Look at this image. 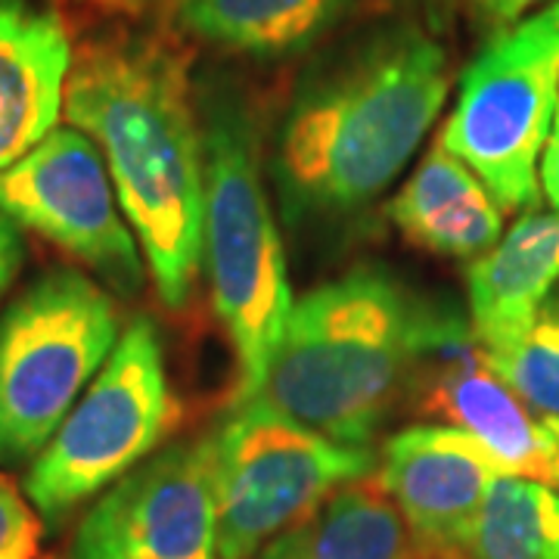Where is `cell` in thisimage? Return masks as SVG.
Returning <instances> with one entry per match:
<instances>
[{
  "instance_id": "1",
  "label": "cell",
  "mask_w": 559,
  "mask_h": 559,
  "mask_svg": "<svg viewBox=\"0 0 559 559\" xmlns=\"http://www.w3.org/2000/svg\"><path fill=\"white\" fill-rule=\"evenodd\" d=\"M190 50L168 28H112L72 47L66 119L100 146L165 308L202 274L205 156Z\"/></svg>"
},
{
  "instance_id": "2",
  "label": "cell",
  "mask_w": 559,
  "mask_h": 559,
  "mask_svg": "<svg viewBox=\"0 0 559 559\" xmlns=\"http://www.w3.org/2000/svg\"><path fill=\"white\" fill-rule=\"evenodd\" d=\"M451 57L417 22L345 40L296 84L267 150L289 227L340 221L382 197L439 119Z\"/></svg>"
},
{
  "instance_id": "3",
  "label": "cell",
  "mask_w": 559,
  "mask_h": 559,
  "mask_svg": "<svg viewBox=\"0 0 559 559\" xmlns=\"http://www.w3.org/2000/svg\"><path fill=\"white\" fill-rule=\"evenodd\" d=\"M429 301L358 264L293 301L255 399L342 444L367 448L407 392Z\"/></svg>"
},
{
  "instance_id": "4",
  "label": "cell",
  "mask_w": 559,
  "mask_h": 559,
  "mask_svg": "<svg viewBox=\"0 0 559 559\" xmlns=\"http://www.w3.org/2000/svg\"><path fill=\"white\" fill-rule=\"evenodd\" d=\"M200 97L205 156L202 271L237 358L234 401L259 395L293 311L286 249L264 187V143L249 100L212 81Z\"/></svg>"
},
{
  "instance_id": "5",
  "label": "cell",
  "mask_w": 559,
  "mask_h": 559,
  "mask_svg": "<svg viewBox=\"0 0 559 559\" xmlns=\"http://www.w3.org/2000/svg\"><path fill=\"white\" fill-rule=\"evenodd\" d=\"M116 299L75 267L35 277L0 314V466L32 463L121 340Z\"/></svg>"
},
{
  "instance_id": "6",
  "label": "cell",
  "mask_w": 559,
  "mask_h": 559,
  "mask_svg": "<svg viewBox=\"0 0 559 559\" xmlns=\"http://www.w3.org/2000/svg\"><path fill=\"white\" fill-rule=\"evenodd\" d=\"M180 404L153 320L124 326L109 360L75 401L53 439L28 463L25 495L60 528L79 507L153 457L178 426Z\"/></svg>"
},
{
  "instance_id": "7",
  "label": "cell",
  "mask_w": 559,
  "mask_h": 559,
  "mask_svg": "<svg viewBox=\"0 0 559 559\" xmlns=\"http://www.w3.org/2000/svg\"><path fill=\"white\" fill-rule=\"evenodd\" d=\"M205 441L218 559H255L320 500L377 473L370 448L342 444L259 399L234 401Z\"/></svg>"
},
{
  "instance_id": "8",
  "label": "cell",
  "mask_w": 559,
  "mask_h": 559,
  "mask_svg": "<svg viewBox=\"0 0 559 559\" xmlns=\"http://www.w3.org/2000/svg\"><path fill=\"white\" fill-rule=\"evenodd\" d=\"M557 100L559 28L540 13L485 40L460 79L439 143L479 175L503 212H532Z\"/></svg>"
},
{
  "instance_id": "9",
  "label": "cell",
  "mask_w": 559,
  "mask_h": 559,
  "mask_svg": "<svg viewBox=\"0 0 559 559\" xmlns=\"http://www.w3.org/2000/svg\"><path fill=\"white\" fill-rule=\"evenodd\" d=\"M0 209L87 264L131 299L143 286V252L124 218L100 146L75 124L53 128L32 153L0 171Z\"/></svg>"
},
{
  "instance_id": "10",
  "label": "cell",
  "mask_w": 559,
  "mask_h": 559,
  "mask_svg": "<svg viewBox=\"0 0 559 559\" xmlns=\"http://www.w3.org/2000/svg\"><path fill=\"white\" fill-rule=\"evenodd\" d=\"M404 399L429 423L463 429L488 448L507 476L550 485L559 423L538 417L500 380L454 301H429Z\"/></svg>"
},
{
  "instance_id": "11",
  "label": "cell",
  "mask_w": 559,
  "mask_h": 559,
  "mask_svg": "<svg viewBox=\"0 0 559 559\" xmlns=\"http://www.w3.org/2000/svg\"><path fill=\"white\" fill-rule=\"evenodd\" d=\"M66 559H218L205 436L165 444L106 488L75 525Z\"/></svg>"
},
{
  "instance_id": "12",
  "label": "cell",
  "mask_w": 559,
  "mask_h": 559,
  "mask_svg": "<svg viewBox=\"0 0 559 559\" xmlns=\"http://www.w3.org/2000/svg\"><path fill=\"white\" fill-rule=\"evenodd\" d=\"M507 476L488 448L444 423H414L382 444L377 476L407 528L414 559H460L488 488Z\"/></svg>"
},
{
  "instance_id": "13",
  "label": "cell",
  "mask_w": 559,
  "mask_h": 559,
  "mask_svg": "<svg viewBox=\"0 0 559 559\" xmlns=\"http://www.w3.org/2000/svg\"><path fill=\"white\" fill-rule=\"evenodd\" d=\"M72 40L57 10L0 0V171L47 138L66 106Z\"/></svg>"
},
{
  "instance_id": "14",
  "label": "cell",
  "mask_w": 559,
  "mask_h": 559,
  "mask_svg": "<svg viewBox=\"0 0 559 559\" xmlns=\"http://www.w3.org/2000/svg\"><path fill=\"white\" fill-rule=\"evenodd\" d=\"M389 218L417 249L457 261L485 255L503 230V209L491 190L439 140L389 202Z\"/></svg>"
},
{
  "instance_id": "15",
  "label": "cell",
  "mask_w": 559,
  "mask_h": 559,
  "mask_svg": "<svg viewBox=\"0 0 559 559\" xmlns=\"http://www.w3.org/2000/svg\"><path fill=\"white\" fill-rule=\"evenodd\" d=\"M355 0H153L156 20L180 40L230 57L283 60L314 47Z\"/></svg>"
},
{
  "instance_id": "16",
  "label": "cell",
  "mask_w": 559,
  "mask_h": 559,
  "mask_svg": "<svg viewBox=\"0 0 559 559\" xmlns=\"http://www.w3.org/2000/svg\"><path fill=\"white\" fill-rule=\"evenodd\" d=\"M559 286V212L522 218L469 264V323L481 348L522 333Z\"/></svg>"
},
{
  "instance_id": "17",
  "label": "cell",
  "mask_w": 559,
  "mask_h": 559,
  "mask_svg": "<svg viewBox=\"0 0 559 559\" xmlns=\"http://www.w3.org/2000/svg\"><path fill=\"white\" fill-rule=\"evenodd\" d=\"M255 559H414L407 528L377 479L342 485Z\"/></svg>"
},
{
  "instance_id": "18",
  "label": "cell",
  "mask_w": 559,
  "mask_h": 559,
  "mask_svg": "<svg viewBox=\"0 0 559 559\" xmlns=\"http://www.w3.org/2000/svg\"><path fill=\"white\" fill-rule=\"evenodd\" d=\"M460 559H559V491L500 476L469 522Z\"/></svg>"
},
{
  "instance_id": "19",
  "label": "cell",
  "mask_w": 559,
  "mask_h": 559,
  "mask_svg": "<svg viewBox=\"0 0 559 559\" xmlns=\"http://www.w3.org/2000/svg\"><path fill=\"white\" fill-rule=\"evenodd\" d=\"M485 358L538 417L559 423V286L522 333L485 348Z\"/></svg>"
},
{
  "instance_id": "20",
  "label": "cell",
  "mask_w": 559,
  "mask_h": 559,
  "mask_svg": "<svg viewBox=\"0 0 559 559\" xmlns=\"http://www.w3.org/2000/svg\"><path fill=\"white\" fill-rule=\"evenodd\" d=\"M44 520L16 481L0 473V559H38Z\"/></svg>"
},
{
  "instance_id": "21",
  "label": "cell",
  "mask_w": 559,
  "mask_h": 559,
  "mask_svg": "<svg viewBox=\"0 0 559 559\" xmlns=\"http://www.w3.org/2000/svg\"><path fill=\"white\" fill-rule=\"evenodd\" d=\"M540 3H547V0H460V10L479 38L491 40L500 32L520 25L525 13Z\"/></svg>"
},
{
  "instance_id": "22",
  "label": "cell",
  "mask_w": 559,
  "mask_h": 559,
  "mask_svg": "<svg viewBox=\"0 0 559 559\" xmlns=\"http://www.w3.org/2000/svg\"><path fill=\"white\" fill-rule=\"evenodd\" d=\"M22 255H25V237L22 227L0 209V293L10 286V280L20 271Z\"/></svg>"
},
{
  "instance_id": "23",
  "label": "cell",
  "mask_w": 559,
  "mask_h": 559,
  "mask_svg": "<svg viewBox=\"0 0 559 559\" xmlns=\"http://www.w3.org/2000/svg\"><path fill=\"white\" fill-rule=\"evenodd\" d=\"M538 178L540 193L554 205V212H559V100L557 109H554V124H550V134L544 143V153H540Z\"/></svg>"
},
{
  "instance_id": "24",
  "label": "cell",
  "mask_w": 559,
  "mask_h": 559,
  "mask_svg": "<svg viewBox=\"0 0 559 559\" xmlns=\"http://www.w3.org/2000/svg\"><path fill=\"white\" fill-rule=\"evenodd\" d=\"M550 485L559 491V451L557 457H554V466H550Z\"/></svg>"
},
{
  "instance_id": "25",
  "label": "cell",
  "mask_w": 559,
  "mask_h": 559,
  "mask_svg": "<svg viewBox=\"0 0 559 559\" xmlns=\"http://www.w3.org/2000/svg\"><path fill=\"white\" fill-rule=\"evenodd\" d=\"M547 13H550V20H554V25L559 28V0L554 3V7H550V10H547Z\"/></svg>"
}]
</instances>
